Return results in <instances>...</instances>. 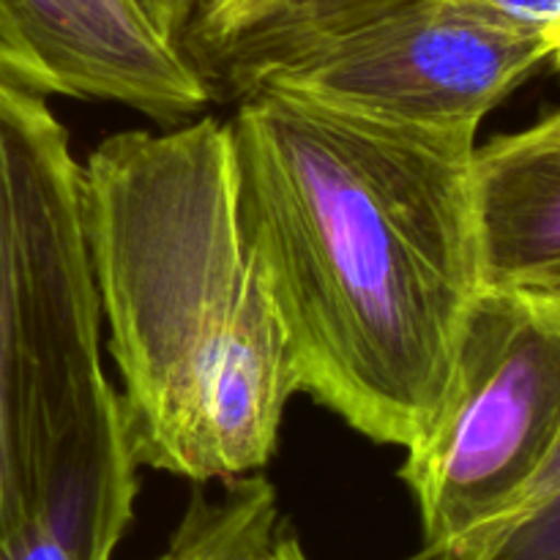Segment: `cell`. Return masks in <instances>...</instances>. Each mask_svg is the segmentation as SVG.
I'll return each instance as SVG.
<instances>
[{
  "mask_svg": "<svg viewBox=\"0 0 560 560\" xmlns=\"http://www.w3.org/2000/svg\"><path fill=\"white\" fill-rule=\"evenodd\" d=\"M241 224L288 328L301 392L408 448L446 392L481 288L479 129H427L282 88L230 118Z\"/></svg>",
  "mask_w": 560,
  "mask_h": 560,
  "instance_id": "1",
  "label": "cell"
},
{
  "mask_svg": "<svg viewBox=\"0 0 560 560\" xmlns=\"http://www.w3.org/2000/svg\"><path fill=\"white\" fill-rule=\"evenodd\" d=\"M82 189L137 463L197 485L266 468L301 383L241 224L230 120L107 137Z\"/></svg>",
  "mask_w": 560,
  "mask_h": 560,
  "instance_id": "2",
  "label": "cell"
},
{
  "mask_svg": "<svg viewBox=\"0 0 560 560\" xmlns=\"http://www.w3.org/2000/svg\"><path fill=\"white\" fill-rule=\"evenodd\" d=\"M82 167L42 96L0 82V550L115 392Z\"/></svg>",
  "mask_w": 560,
  "mask_h": 560,
  "instance_id": "3",
  "label": "cell"
},
{
  "mask_svg": "<svg viewBox=\"0 0 560 560\" xmlns=\"http://www.w3.org/2000/svg\"><path fill=\"white\" fill-rule=\"evenodd\" d=\"M550 58L468 0H394L310 25H260L208 63L238 96L282 88L427 129H479L487 113Z\"/></svg>",
  "mask_w": 560,
  "mask_h": 560,
  "instance_id": "4",
  "label": "cell"
},
{
  "mask_svg": "<svg viewBox=\"0 0 560 560\" xmlns=\"http://www.w3.org/2000/svg\"><path fill=\"white\" fill-rule=\"evenodd\" d=\"M560 443V304L479 288L446 392L399 476L419 506L424 552L446 560L501 525Z\"/></svg>",
  "mask_w": 560,
  "mask_h": 560,
  "instance_id": "5",
  "label": "cell"
},
{
  "mask_svg": "<svg viewBox=\"0 0 560 560\" xmlns=\"http://www.w3.org/2000/svg\"><path fill=\"white\" fill-rule=\"evenodd\" d=\"M0 82L124 104L159 124L191 118L213 93L137 0H0Z\"/></svg>",
  "mask_w": 560,
  "mask_h": 560,
  "instance_id": "6",
  "label": "cell"
},
{
  "mask_svg": "<svg viewBox=\"0 0 560 560\" xmlns=\"http://www.w3.org/2000/svg\"><path fill=\"white\" fill-rule=\"evenodd\" d=\"M474 208L481 288H560V107L476 145Z\"/></svg>",
  "mask_w": 560,
  "mask_h": 560,
  "instance_id": "7",
  "label": "cell"
},
{
  "mask_svg": "<svg viewBox=\"0 0 560 560\" xmlns=\"http://www.w3.org/2000/svg\"><path fill=\"white\" fill-rule=\"evenodd\" d=\"M137 468L115 388L71 446L42 512L0 550V560H113L135 512Z\"/></svg>",
  "mask_w": 560,
  "mask_h": 560,
  "instance_id": "8",
  "label": "cell"
},
{
  "mask_svg": "<svg viewBox=\"0 0 560 560\" xmlns=\"http://www.w3.org/2000/svg\"><path fill=\"white\" fill-rule=\"evenodd\" d=\"M224 495L195 492L156 560H310L279 512L277 490L257 474L224 481Z\"/></svg>",
  "mask_w": 560,
  "mask_h": 560,
  "instance_id": "9",
  "label": "cell"
},
{
  "mask_svg": "<svg viewBox=\"0 0 560 560\" xmlns=\"http://www.w3.org/2000/svg\"><path fill=\"white\" fill-rule=\"evenodd\" d=\"M446 560H560V490L525 506Z\"/></svg>",
  "mask_w": 560,
  "mask_h": 560,
  "instance_id": "10",
  "label": "cell"
},
{
  "mask_svg": "<svg viewBox=\"0 0 560 560\" xmlns=\"http://www.w3.org/2000/svg\"><path fill=\"white\" fill-rule=\"evenodd\" d=\"M282 3L284 0H202L195 22H191L189 36H186V52L206 74L208 63L233 38L271 16Z\"/></svg>",
  "mask_w": 560,
  "mask_h": 560,
  "instance_id": "11",
  "label": "cell"
},
{
  "mask_svg": "<svg viewBox=\"0 0 560 560\" xmlns=\"http://www.w3.org/2000/svg\"><path fill=\"white\" fill-rule=\"evenodd\" d=\"M468 3L517 31L536 33L545 42L547 33L560 25V0H468Z\"/></svg>",
  "mask_w": 560,
  "mask_h": 560,
  "instance_id": "12",
  "label": "cell"
},
{
  "mask_svg": "<svg viewBox=\"0 0 560 560\" xmlns=\"http://www.w3.org/2000/svg\"><path fill=\"white\" fill-rule=\"evenodd\" d=\"M386 3H394V0H284L271 16L257 25H310V22L337 20V16L359 14V11H370Z\"/></svg>",
  "mask_w": 560,
  "mask_h": 560,
  "instance_id": "13",
  "label": "cell"
},
{
  "mask_svg": "<svg viewBox=\"0 0 560 560\" xmlns=\"http://www.w3.org/2000/svg\"><path fill=\"white\" fill-rule=\"evenodd\" d=\"M200 3L202 0H137V5L148 14V20L184 49Z\"/></svg>",
  "mask_w": 560,
  "mask_h": 560,
  "instance_id": "14",
  "label": "cell"
},
{
  "mask_svg": "<svg viewBox=\"0 0 560 560\" xmlns=\"http://www.w3.org/2000/svg\"><path fill=\"white\" fill-rule=\"evenodd\" d=\"M556 490H560V443L556 446V452L550 454V459H547L545 468H541V474L534 479L530 490L525 492V498H523V501H520V506L514 509V512L509 514V517H514V514L523 512L525 506H530V503L541 501V498L550 495V492H556ZM506 520H503V523H506ZM495 528H498V525H495ZM474 545H476V541H474Z\"/></svg>",
  "mask_w": 560,
  "mask_h": 560,
  "instance_id": "15",
  "label": "cell"
},
{
  "mask_svg": "<svg viewBox=\"0 0 560 560\" xmlns=\"http://www.w3.org/2000/svg\"><path fill=\"white\" fill-rule=\"evenodd\" d=\"M547 47H550V58H547V63H552L556 69H560V25L547 33Z\"/></svg>",
  "mask_w": 560,
  "mask_h": 560,
  "instance_id": "16",
  "label": "cell"
},
{
  "mask_svg": "<svg viewBox=\"0 0 560 560\" xmlns=\"http://www.w3.org/2000/svg\"><path fill=\"white\" fill-rule=\"evenodd\" d=\"M541 299H550V301H556V304H560V288L550 290V293H545V295H541Z\"/></svg>",
  "mask_w": 560,
  "mask_h": 560,
  "instance_id": "17",
  "label": "cell"
}]
</instances>
